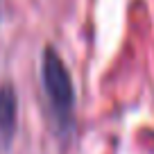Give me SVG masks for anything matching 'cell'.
Listing matches in <instances>:
<instances>
[{"label": "cell", "mask_w": 154, "mask_h": 154, "mask_svg": "<svg viewBox=\"0 0 154 154\" xmlns=\"http://www.w3.org/2000/svg\"><path fill=\"white\" fill-rule=\"evenodd\" d=\"M41 75H43V86L50 104L54 106V111L59 116H68L72 111V104H75V88H72L70 72H68L61 54L52 45H48L43 50Z\"/></svg>", "instance_id": "6da1fadb"}, {"label": "cell", "mask_w": 154, "mask_h": 154, "mask_svg": "<svg viewBox=\"0 0 154 154\" xmlns=\"http://www.w3.org/2000/svg\"><path fill=\"white\" fill-rule=\"evenodd\" d=\"M16 91L9 82H5L0 86V147H9L16 134Z\"/></svg>", "instance_id": "7a4b0ae2"}]
</instances>
